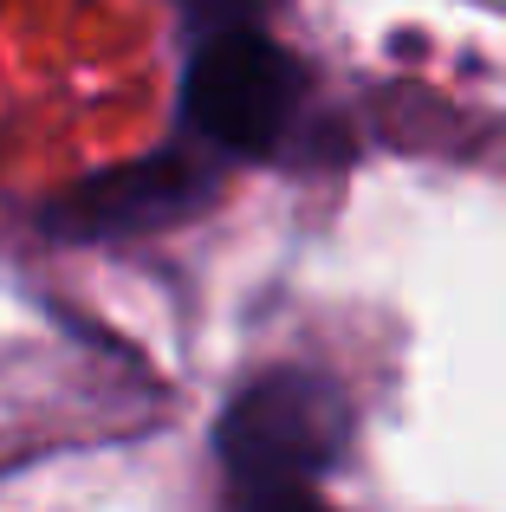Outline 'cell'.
Segmentation results:
<instances>
[{"instance_id":"6da1fadb","label":"cell","mask_w":506,"mask_h":512,"mask_svg":"<svg viewBox=\"0 0 506 512\" xmlns=\"http://www.w3.org/2000/svg\"><path fill=\"white\" fill-rule=\"evenodd\" d=\"M351 441V409H344L338 383L312 370H273L234 396L221 415V461H228L234 487H318Z\"/></svg>"},{"instance_id":"7a4b0ae2","label":"cell","mask_w":506,"mask_h":512,"mask_svg":"<svg viewBox=\"0 0 506 512\" xmlns=\"http://www.w3.org/2000/svg\"><path fill=\"white\" fill-rule=\"evenodd\" d=\"M299 91L305 78L286 46H273L260 26H228V33L195 39L189 72H182V117L215 150L266 156L286 137Z\"/></svg>"},{"instance_id":"3957f363","label":"cell","mask_w":506,"mask_h":512,"mask_svg":"<svg viewBox=\"0 0 506 512\" xmlns=\"http://www.w3.org/2000/svg\"><path fill=\"white\" fill-rule=\"evenodd\" d=\"M208 201H215V169L189 150H163L78 182L72 195H59L46 208V227L59 240H124V234H150V227L182 221Z\"/></svg>"},{"instance_id":"277c9868","label":"cell","mask_w":506,"mask_h":512,"mask_svg":"<svg viewBox=\"0 0 506 512\" xmlns=\"http://www.w3.org/2000/svg\"><path fill=\"white\" fill-rule=\"evenodd\" d=\"M253 13H260V0H189V26H195V39L228 33V26H253Z\"/></svg>"},{"instance_id":"5b68a950","label":"cell","mask_w":506,"mask_h":512,"mask_svg":"<svg viewBox=\"0 0 506 512\" xmlns=\"http://www.w3.org/2000/svg\"><path fill=\"white\" fill-rule=\"evenodd\" d=\"M241 512H331L318 500V487H260L241 493Z\"/></svg>"}]
</instances>
